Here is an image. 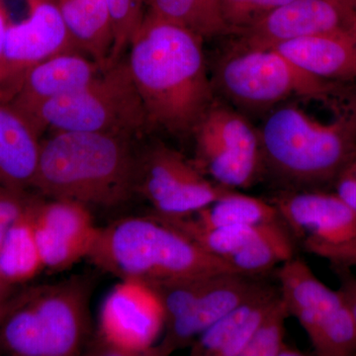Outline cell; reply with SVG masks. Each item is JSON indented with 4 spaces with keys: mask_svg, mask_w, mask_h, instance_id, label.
Returning <instances> with one entry per match:
<instances>
[{
    "mask_svg": "<svg viewBox=\"0 0 356 356\" xmlns=\"http://www.w3.org/2000/svg\"><path fill=\"white\" fill-rule=\"evenodd\" d=\"M288 317H290L289 312L280 295L241 356L305 355L285 343V321Z\"/></svg>",
    "mask_w": 356,
    "mask_h": 356,
    "instance_id": "obj_27",
    "label": "cell"
},
{
    "mask_svg": "<svg viewBox=\"0 0 356 356\" xmlns=\"http://www.w3.org/2000/svg\"><path fill=\"white\" fill-rule=\"evenodd\" d=\"M296 248L286 225L281 222L229 255L226 261L236 273L259 277L295 257Z\"/></svg>",
    "mask_w": 356,
    "mask_h": 356,
    "instance_id": "obj_26",
    "label": "cell"
},
{
    "mask_svg": "<svg viewBox=\"0 0 356 356\" xmlns=\"http://www.w3.org/2000/svg\"><path fill=\"white\" fill-rule=\"evenodd\" d=\"M232 191L236 189L215 184L194 161L161 140L137 153L135 193L152 204L154 214L189 216Z\"/></svg>",
    "mask_w": 356,
    "mask_h": 356,
    "instance_id": "obj_11",
    "label": "cell"
},
{
    "mask_svg": "<svg viewBox=\"0 0 356 356\" xmlns=\"http://www.w3.org/2000/svg\"><path fill=\"white\" fill-rule=\"evenodd\" d=\"M194 161L215 184L229 189H248L264 178L259 128L247 115L215 98L193 133Z\"/></svg>",
    "mask_w": 356,
    "mask_h": 356,
    "instance_id": "obj_8",
    "label": "cell"
},
{
    "mask_svg": "<svg viewBox=\"0 0 356 356\" xmlns=\"http://www.w3.org/2000/svg\"><path fill=\"white\" fill-rule=\"evenodd\" d=\"M339 276L341 282V292L343 293L346 303L350 307L351 314L356 325V276L350 268L336 269L334 270Z\"/></svg>",
    "mask_w": 356,
    "mask_h": 356,
    "instance_id": "obj_33",
    "label": "cell"
},
{
    "mask_svg": "<svg viewBox=\"0 0 356 356\" xmlns=\"http://www.w3.org/2000/svg\"><path fill=\"white\" fill-rule=\"evenodd\" d=\"M103 70L102 65L81 51L55 56L29 72L9 104L31 123L33 116L44 103L83 88Z\"/></svg>",
    "mask_w": 356,
    "mask_h": 356,
    "instance_id": "obj_17",
    "label": "cell"
},
{
    "mask_svg": "<svg viewBox=\"0 0 356 356\" xmlns=\"http://www.w3.org/2000/svg\"><path fill=\"white\" fill-rule=\"evenodd\" d=\"M89 261L121 280L147 284L233 273L222 257L205 252L158 218L130 217L99 228Z\"/></svg>",
    "mask_w": 356,
    "mask_h": 356,
    "instance_id": "obj_4",
    "label": "cell"
},
{
    "mask_svg": "<svg viewBox=\"0 0 356 356\" xmlns=\"http://www.w3.org/2000/svg\"><path fill=\"white\" fill-rule=\"evenodd\" d=\"M31 123L41 136L49 129L54 132L113 133L133 138L149 133L146 111L126 56L83 88L44 103Z\"/></svg>",
    "mask_w": 356,
    "mask_h": 356,
    "instance_id": "obj_7",
    "label": "cell"
},
{
    "mask_svg": "<svg viewBox=\"0 0 356 356\" xmlns=\"http://www.w3.org/2000/svg\"><path fill=\"white\" fill-rule=\"evenodd\" d=\"M34 222L42 261L51 270L69 268L88 257L99 232L88 206L65 199L46 200L39 195Z\"/></svg>",
    "mask_w": 356,
    "mask_h": 356,
    "instance_id": "obj_15",
    "label": "cell"
},
{
    "mask_svg": "<svg viewBox=\"0 0 356 356\" xmlns=\"http://www.w3.org/2000/svg\"><path fill=\"white\" fill-rule=\"evenodd\" d=\"M28 17L11 23L0 57V103H10L35 67L55 56L79 51L55 0H25Z\"/></svg>",
    "mask_w": 356,
    "mask_h": 356,
    "instance_id": "obj_12",
    "label": "cell"
},
{
    "mask_svg": "<svg viewBox=\"0 0 356 356\" xmlns=\"http://www.w3.org/2000/svg\"><path fill=\"white\" fill-rule=\"evenodd\" d=\"M77 50L103 70L108 67L114 44L106 0H55Z\"/></svg>",
    "mask_w": 356,
    "mask_h": 356,
    "instance_id": "obj_21",
    "label": "cell"
},
{
    "mask_svg": "<svg viewBox=\"0 0 356 356\" xmlns=\"http://www.w3.org/2000/svg\"><path fill=\"white\" fill-rule=\"evenodd\" d=\"M37 195L29 189L0 186V247L14 222L31 205Z\"/></svg>",
    "mask_w": 356,
    "mask_h": 356,
    "instance_id": "obj_30",
    "label": "cell"
},
{
    "mask_svg": "<svg viewBox=\"0 0 356 356\" xmlns=\"http://www.w3.org/2000/svg\"><path fill=\"white\" fill-rule=\"evenodd\" d=\"M134 139L121 134L54 132L41 140L32 188L84 205L125 203L135 193Z\"/></svg>",
    "mask_w": 356,
    "mask_h": 356,
    "instance_id": "obj_3",
    "label": "cell"
},
{
    "mask_svg": "<svg viewBox=\"0 0 356 356\" xmlns=\"http://www.w3.org/2000/svg\"><path fill=\"white\" fill-rule=\"evenodd\" d=\"M39 195L9 229L0 247V273L14 286L33 280L44 268L35 233L34 205Z\"/></svg>",
    "mask_w": 356,
    "mask_h": 356,
    "instance_id": "obj_22",
    "label": "cell"
},
{
    "mask_svg": "<svg viewBox=\"0 0 356 356\" xmlns=\"http://www.w3.org/2000/svg\"><path fill=\"white\" fill-rule=\"evenodd\" d=\"M280 295V289L264 284L202 332L191 344V355L241 356Z\"/></svg>",
    "mask_w": 356,
    "mask_h": 356,
    "instance_id": "obj_18",
    "label": "cell"
},
{
    "mask_svg": "<svg viewBox=\"0 0 356 356\" xmlns=\"http://www.w3.org/2000/svg\"><path fill=\"white\" fill-rule=\"evenodd\" d=\"M280 293L289 315L297 318L318 356L356 355L355 318L341 290L331 289L300 257L277 270Z\"/></svg>",
    "mask_w": 356,
    "mask_h": 356,
    "instance_id": "obj_9",
    "label": "cell"
},
{
    "mask_svg": "<svg viewBox=\"0 0 356 356\" xmlns=\"http://www.w3.org/2000/svg\"><path fill=\"white\" fill-rule=\"evenodd\" d=\"M204 42L181 26L145 15L126 58L144 104L149 132L192 137L214 102Z\"/></svg>",
    "mask_w": 356,
    "mask_h": 356,
    "instance_id": "obj_1",
    "label": "cell"
},
{
    "mask_svg": "<svg viewBox=\"0 0 356 356\" xmlns=\"http://www.w3.org/2000/svg\"><path fill=\"white\" fill-rule=\"evenodd\" d=\"M8 11L4 4L3 0H0V57H1L2 49L6 41L7 30L11 24Z\"/></svg>",
    "mask_w": 356,
    "mask_h": 356,
    "instance_id": "obj_34",
    "label": "cell"
},
{
    "mask_svg": "<svg viewBox=\"0 0 356 356\" xmlns=\"http://www.w3.org/2000/svg\"><path fill=\"white\" fill-rule=\"evenodd\" d=\"M273 48L313 76L356 83V29L293 40Z\"/></svg>",
    "mask_w": 356,
    "mask_h": 356,
    "instance_id": "obj_19",
    "label": "cell"
},
{
    "mask_svg": "<svg viewBox=\"0 0 356 356\" xmlns=\"http://www.w3.org/2000/svg\"><path fill=\"white\" fill-rule=\"evenodd\" d=\"M37 289H38V286L26 288L19 292L14 293L13 296L9 297L8 299L0 302V327L7 318L13 315L14 312L25 305L32 298Z\"/></svg>",
    "mask_w": 356,
    "mask_h": 356,
    "instance_id": "obj_32",
    "label": "cell"
},
{
    "mask_svg": "<svg viewBox=\"0 0 356 356\" xmlns=\"http://www.w3.org/2000/svg\"><path fill=\"white\" fill-rule=\"evenodd\" d=\"M146 13L189 30L206 40L232 37L221 0H147Z\"/></svg>",
    "mask_w": 356,
    "mask_h": 356,
    "instance_id": "obj_23",
    "label": "cell"
},
{
    "mask_svg": "<svg viewBox=\"0 0 356 356\" xmlns=\"http://www.w3.org/2000/svg\"><path fill=\"white\" fill-rule=\"evenodd\" d=\"M268 200L297 247L327 259L334 270L356 266V213L334 192L276 191Z\"/></svg>",
    "mask_w": 356,
    "mask_h": 356,
    "instance_id": "obj_10",
    "label": "cell"
},
{
    "mask_svg": "<svg viewBox=\"0 0 356 356\" xmlns=\"http://www.w3.org/2000/svg\"><path fill=\"white\" fill-rule=\"evenodd\" d=\"M353 29H356V0H292L232 36V41L271 48L293 40Z\"/></svg>",
    "mask_w": 356,
    "mask_h": 356,
    "instance_id": "obj_14",
    "label": "cell"
},
{
    "mask_svg": "<svg viewBox=\"0 0 356 356\" xmlns=\"http://www.w3.org/2000/svg\"><path fill=\"white\" fill-rule=\"evenodd\" d=\"M189 217L205 227L259 226L282 221L277 208L268 199L238 191L229 192Z\"/></svg>",
    "mask_w": 356,
    "mask_h": 356,
    "instance_id": "obj_24",
    "label": "cell"
},
{
    "mask_svg": "<svg viewBox=\"0 0 356 356\" xmlns=\"http://www.w3.org/2000/svg\"><path fill=\"white\" fill-rule=\"evenodd\" d=\"M292 0H221L222 16L233 36Z\"/></svg>",
    "mask_w": 356,
    "mask_h": 356,
    "instance_id": "obj_29",
    "label": "cell"
},
{
    "mask_svg": "<svg viewBox=\"0 0 356 356\" xmlns=\"http://www.w3.org/2000/svg\"><path fill=\"white\" fill-rule=\"evenodd\" d=\"M17 286L9 283L6 278L2 276L0 273V302L4 301V300L8 299L9 297L13 296L15 292V289Z\"/></svg>",
    "mask_w": 356,
    "mask_h": 356,
    "instance_id": "obj_35",
    "label": "cell"
},
{
    "mask_svg": "<svg viewBox=\"0 0 356 356\" xmlns=\"http://www.w3.org/2000/svg\"><path fill=\"white\" fill-rule=\"evenodd\" d=\"M264 284L257 277L245 274L228 273L213 275L205 291L191 310L184 317L165 325V336L154 346L153 355H168L191 346L202 332L259 291Z\"/></svg>",
    "mask_w": 356,
    "mask_h": 356,
    "instance_id": "obj_16",
    "label": "cell"
},
{
    "mask_svg": "<svg viewBox=\"0 0 356 356\" xmlns=\"http://www.w3.org/2000/svg\"><path fill=\"white\" fill-rule=\"evenodd\" d=\"M350 166L351 168V170H353V172L356 173V159H355V161H353V163H351V165Z\"/></svg>",
    "mask_w": 356,
    "mask_h": 356,
    "instance_id": "obj_36",
    "label": "cell"
},
{
    "mask_svg": "<svg viewBox=\"0 0 356 356\" xmlns=\"http://www.w3.org/2000/svg\"><path fill=\"white\" fill-rule=\"evenodd\" d=\"M153 215L184 233L205 252L224 259L283 222L282 220L259 226L205 227L189 216L165 217L154 213Z\"/></svg>",
    "mask_w": 356,
    "mask_h": 356,
    "instance_id": "obj_25",
    "label": "cell"
},
{
    "mask_svg": "<svg viewBox=\"0 0 356 356\" xmlns=\"http://www.w3.org/2000/svg\"><path fill=\"white\" fill-rule=\"evenodd\" d=\"M165 321L163 304L153 288L139 280H122L103 302L97 351L108 355H153Z\"/></svg>",
    "mask_w": 356,
    "mask_h": 356,
    "instance_id": "obj_13",
    "label": "cell"
},
{
    "mask_svg": "<svg viewBox=\"0 0 356 356\" xmlns=\"http://www.w3.org/2000/svg\"><path fill=\"white\" fill-rule=\"evenodd\" d=\"M90 292L81 276L38 286L0 327V348L17 356L79 355L90 332Z\"/></svg>",
    "mask_w": 356,
    "mask_h": 356,
    "instance_id": "obj_6",
    "label": "cell"
},
{
    "mask_svg": "<svg viewBox=\"0 0 356 356\" xmlns=\"http://www.w3.org/2000/svg\"><path fill=\"white\" fill-rule=\"evenodd\" d=\"M41 135L9 103H0V186L32 188Z\"/></svg>",
    "mask_w": 356,
    "mask_h": 356,
    "instance_id": "obj_20",
    "label": "cell"
},
{
    "mask_svg": "<svg viewBox=\"0 0 356 356\" xmlns=\"http://www.w3.org/2000/svg\"><path fill=\"white\" fill-rule=\"evenodd\" d=\"M334 188L337 197L356 213V173L350 166L337 177Z\"/></svg>",
    "mask_w": 356,
    "mask_h": 356,
    "instance_id": "obj_31",
    "label": "cell"
},
{
    "mask_svg": "<svg viewBox=\"0 0 356 356\" xmlns=\"http://www.w3.org/2000/svg\"><path fill=\"white\" fill-rule=\"evenodd\" d=\"M231 42L212 65L211 81L215 96L243 113H267L297 100L334 105L355 83L313 76L273 47Z\"/></svg>",
    "mask_w": 356,
    "mask_h": 356,
    "instance_id": "obj_5",
    "label": "cell"
},
{
    "mask_svg": "<svg viewBox=\"0 0 356 356\" xmlns=\"http://www.w3.org/2000/svg\"><path fill=\"white\" fill-rule=\"evenodd\" d=\"M108 4L114 44L109 65L116 64L125 57L133 37L142 25L147 10V0H106Z\"/></svg>",
    "mask_w": 356,
    "mask_h": 356,
    "instance_id": "obj_28",
    "label": "cell"
},
{
    "mask_svg": "<svg viewBox=\"0 0 356 356\" xmlns=\"http://www.w3.org/2000/svg\"><path fill=\"white\" fill-rule=\"evenodd\" d=\"M330 122L296 102L266 113L261 127L264 177L276 191H329L356 159V83L334 106Z\"/></svg>",
    "mask_w": 356,
    "mask_h": 356,
    "instance_id": "obj_2",
    "label": "cell"
}]
</instances>
